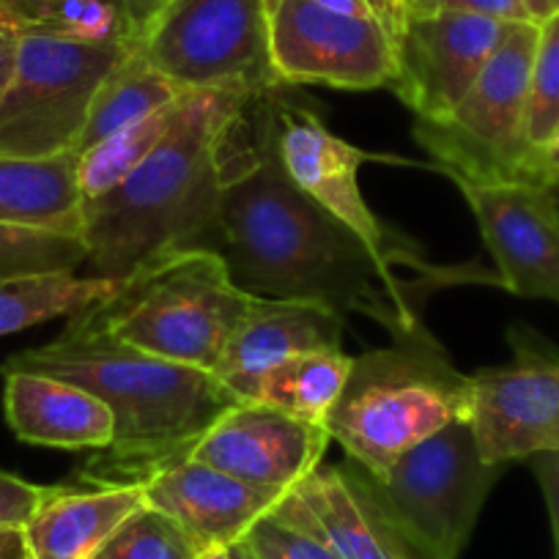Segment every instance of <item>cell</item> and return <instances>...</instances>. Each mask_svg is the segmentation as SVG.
<instances>
[{"label":"cell","instance_id":"cell-9","mask_svg":"<svg viewBox=\"0 0 559 559\" xmlns=\"http://www.w3.org/2000/svg\"><path fill=\"white\" fill-rule=\"evenodd\" d=\"M138 50L185 91L263 94L283 85L266 0H170Z\"/></svg>","mask_w":559,"mask_h":559},{"label":"cell","instance_id":"cell-36","mask_svg":"<svg viewBox=\"0 0 559 559\" xmlns=\"http://www.w3.org/2000/svg\"><path fill=\"white\" fill-rule=\"evenodd\" d=\"M17 47L20 34L9 25H0V102L7 96L9 85H12L14 72H17Z\"/></svg>","mask_w":559,"mask_h":559},{"label":"cell","instance_id":"cell-14","mask_svg":"<svg viewBox=\"0 0 559 559\" xmlns=\"http://www.w3.org/2000/svg\"><path fill=\"white\" fill-rule=\"evenodd\" d=\"M510 25L475 14H406L397 34V74L390 88L417 116L442 121L455 110Z\"/></svg>","mask_w":559,"mask_h":559},{"label":"cell","instance_id":"cell-1","mask_svg":"<svg viewBox=\"0 0 559 559\" xmlns=\"http://www.w3.org/2000/svg\"><path fill=\"white\" fill-rule=\"evenodd\" d=\"M280 88L263 91L230 121L219 148L214 250L241 292L261 299H308L359 313L392 337L423 326V305L439 292L376 261L341 219L305 195L280 163Z\"/></svg>","mask_w":559,"mask_h":559},{"label":"cell","instance_id":"cell-19","mask_svg":"<svg viewBox=\"0 0 559 559\" xmlns=\"http://www.w3.org/2000/svg\"><path fill=\"white\" fill-rule=\"evenodd\" d=\"M0 373L3 412L20 442L61 450H105L112 442L116 419L91 390L34 370Z\"/></svg>","mask_w":559,"mask_h":559},{"label":"cell","instance_id":"cell-3","mask_svg":"<svg viewBox=\"0 0 559 559\" xmlns=\"http://www.w3.org/2000/svg\"><path fill=\"white\" fill-rule=\"evenodd\" d=\"M255 94L187 91L170 129L127 179L83 203L88 266L127 277L176 250H206L219 203V148L236 112Z\"/></svg>","mask_w":559,"mask_h":559},{"label":"cell","instance_id":"cell-11","mask_svg":"<svg viewBox=\"0 0 559 559\" xmlns=\"http://www.w3.org/2000/svg\"><path fill=\"white\" fill-rule=\"evenodd\" d=\"M272 63L283 85L390 88L395 36L376 20L330 12L316 0H266Z\"/></svg>","mask_w":559,"mask_h":559},{"label":"cell","instance_id":"cell-13","mask_svg":"<svg viewBox=\"0 0 559 559\" xmlns=\"http://www.w3.org/2000/svg\"><path fill=\"white\" fill-rule=\"evenodd\" d=\"M469 203L497 263V283L519 297L559 305V195L532 179L448 174Z\"/></svg>","mask_w":559,"mask_h":559},{"label":"cell","instance_id":"cell-16","mask_svg":"<svg viewBox=\"0 0 559 559\" xmlns=\"http://www.w3.org/2000/svg\"><path fill=\"white\" fill-rule=\"evenodd\" d=\"M272 515L324 540L341 559H414L370 497L357 464H321L286 491Z\"/></svg>","mask_w":559,"mask_h":559},{"label":"cell","instance_id":"cell-10","mask_svg":"<svg viewBox=\"0 0 559 559\" xmlns=\"http://www.w3.org/2000/svg\"><path fill=\"white\" fill-rule=\"evenodd\" d=\"M280 163L288 179L313 198L324 212L341 219L348 230L376 255L384 269L397 274V269L417 274V277L442 280L448 286L455 283H480L477 277L491 280L483 269H442L426 261L423 250L408 236L397 234L370 212L362 190H359V168L368 163L370 154L352 146L335 132H330L321 116L299 102L280 96Z\"/></svg>","mask_w":559,"mask_h":559},{"label":"cell","instance_id":"cell-29","mask_svg":"<svg viewBox=\"0 0 559 559\" xmlns=\"http://www.w3.org/2000/svg\"><path fill=\"white\" fill-rule=\"evenodd\" d=\"M559 129V14L540 25L535 63H532L530 102H526L524 138L532 157L551 143ZM532 174V163H530Z\"/></svg>","mask_w":559,"mask_h":559},{"label":"cell","instance_id":"cell-30","mask_svg":"<svg viewBox=\"0 0 559 559\" xmlns=\"http://www.w3.org/2000/svg\"><path fill=\"white\" fill-rule=\"evenodd\" d=\"M241 546L255 559H341L324 540L299 526L263 515L245 535Z\"/></svg>","mask_w":559,"mask_h":559},{"label":"cell","instance_id":"cell-23","mask_svg":"<svg viewBox=\"0 0 559 559\" xmlns=\"http://www.w3.org/2000/svg\"><path fill=\"white\" fill-rule=\"evenodd\" d=\"M185 94L187 91L181 85L157 72L134 45L129 56L96 88L72 152L80 157L96 143L110 138L112 132L174 105Z\"/></svg>","mask_w":559,"mask_h":559},{"label":"cell","instance_id":"cell-28","mask_svg":"<svg viewBox=\"0 0 559 559\" xmlns=\"http://www.w3.org/2000/svg\"><path fill=\"white\" fill-rule=\"evenodd\" d=\"M83 263H88V247L80 236L0 225V277L56 269L78 272Z\"/></svg>","mask_w":559,"mask_h":559},{"label":"cell","instance_id":"cell-34","mask_svg":"<svg viewBox=\"0 0 559 559\" xmlns=\"http://www.w3.org/2000/svg\"><path fill=\"white\" fill-rule=\"evenodd\" d=\"M532 469H535L537 486H540L543 499H546L548 519H551V535H554V554L559 559V453H543L535 455Z\"/></svg>","mask_w":559,"mask_h":559},{"label":"cell","instance_id":"cell-6","mask_svg":"<svg viewBox=\"0 0 559 559\" xmlns=\"http://www.w3.org/2000/svg\"><path fill=\"white\" fill-rule=\"evenodd\" d=\"M502 472L483 459L469 419H461L406 450L381 477L359 475L414 559H461Z\"/></svg>","mask_w":559,"mask_h":559},{"label":"cell","instance_id":"cell-4","mask_svg":"<svg viewBox=\"0 0 559 559\" xmlns=\"http://www.w3.org/2000/svg\"><path fill=\"white\" fill-rule=\"evenodd\" d=\"M469 412L472 376L450 362L423 324L392 337V346L354 357L326 431L348 461L381 477L406 450Z\"/></svg>","mask_w":559,"mask_h":559},{"label":"cell","instance_id":"cell-18","mask_svg":"<svg viewBox=\"0 0 559 559\" xmlns=\"http://www.w3.org/2000/svg\"><path fill=\"white\" fill-rule=\"evenodd\" d=\"M343 330L346 316L330 305L258 297L212 373L239 403L241 392L274 365L308 352L343 348Z\"/></svg>","mask_w":559,"mask_h":559},{"label":"cell","instance_id":"cell-20","mask_svg":"<svg viewBox=\"0 0 559 559\" xmlns=\"http://www.w3.org/2000/svg\"><path fill=\"white\" fill-rule=\"evenodd\" d=\"M146 504L143 488L50 486L23 526L28 559H96L118 526Z\"/></svg>","mask_w":559,"mask_h":559},{"label":"cell","instance_id":"cell-31","mask_svg":"<svg viewBox=\"0 0 559 559\" xmlns=\"http://www.w3.org/2000/svg\"><path fill=\"white\" fill-rule=\"evenodd\" d=\"M403 3H406V14L453 12L499 20V23H532L521 0H403Z\"/></svg>","mask_w":559,"mask_h":559},{"label":"cell","instance_id":"cell-32","mask_svg":"<svg viewBox=\"0 0 559 559\" xmlns=\"http://www.w3.org/2000/svg\"><path fill=\"white\" fill-rule=\"evenodd\" d=\"M47 488L0 472V530H23L47 497Z\"/></svg>","mask_w":559,"mask_h":559},{"label":"cell","instance_id":"cell-39","mask_svg":"<svg viewBox=\"0 0 559 559\" xmlns=\"http://www.w3.org/2000/svg\"><path fill=\"white\" fill-rule=\"evenodd\" d=\"M0 559H28L23 530H0Z\"/></svg>","mask_w":559,"mask_h":559},{"label":"cell","instance_id":"cell-17","mask_svg":"<svg viewBox=\"0 0 559 559\" xmlns=\"http://www.w3.org/2000/svg\"><path fill=\"white\" fill-rule=\"evenodd\" d=\"M148 508L179 521L192 540L206 548H234L247 532L277 508L286 491L252 486L234 475L185 459L143 486Z\"/></svg>","mask_w":559,"mask_h":559},{"label":"cell","instance_id":"cell-22","mask_svg":"<svg viewBox=\"0 0 559 559\" xmlns=\"http://www.w3.org/2000/svg\"><path fill=\"white\" fill-rule=\"evenodd\" d=\"M352 362L354 357H348L343 348L299 354V357L286 359L258 376L241 392L239 403H261V406L294 414L305 423L326 426V419L346 386Z\"/></svg>","mask_w":559,"mask_h":559},{"label":"cell","instance_id":"cell-26","mask_svg":"<svg viewBox=\"0 0 559 559\" xmlns=\"http://www.w3.org/2000/svg\"><path fill=\"white\" fill-rule=\"evenodd\" d=\"M12 28L20 34L34 31V34H52L74 41H94V45L134 41L116 0H52L47 7L25 14Z\"/></svg>","mask_w":559,"mask_h":559},{"label":"cell","instance_id":"cell-15","mask_svg":"<svg viewBox=\"0 0 559 559\" xmlns=\"http://www.w3.org/2000/svg\"><path fill=\"white\" fill-rule=\"evenodd\" d=\"M326 426L261 403H236L192 444L190 459L252 486L292 491L324 464Z\"/></svg>","mask_w":559,"mask_h":559},{"label":"cell","instance_id":"cell-38","mask_svg":"<svg viewBox=\"0 0 559 559\" xmlns=\"http://www.w3.org/2000/svg\"><path fill=\"white\" fill-rule=\"evenodd\" d=\"M47 3H52V0H0V25L12 28L17 20H23L34 9L47 7Z\"/></svg>","mask_w":559,"mask_h":559},{"label":"cell","instance_id":"cell-5","mask_svg":"<svg viewBox=\"0 0 559 559\" xmlns=\"http://www.w3.org/2000/svg\"><path fill=\"white\" fill-rule=\"evenodd\" d=\"M255 299L236 286L214 250H176L140 263L116 294L69 321L212 373Z\"/></svg>","mask_w":559,"mask_h":559},{"label":"cell","instance_id":"cell-24","mask_svg":"<svg viewBox=\"0 0 559 559\" xmlns=\"http://www.w3.org/2000/svg\"><path fill=\"white\" fill-rule=\"evenodd\" d=\"M123 277L78 274L72 269L25 272L0 277V337L31 330L45 321L74 316L118 292Z\"/></svg>","mask_w":559,"mask_h":559},{"label":"cell","instance_id":"cell-7","mask_svg":"<svg viewBox=\"0 0 559 559\" xmlns=\"http://www.w3.org/2000/svg\"><path fill=\"white\" fill-rule=\"evenodd\" d=\"M537 36L540 25H510L455 110L442 121L414 123V138L433 157L428 168L480 181L532 179L524 121Z\"/></svg>","mask_w":559,"mask_h":559},{"label":"cell","instance_id":"cell-41","mask_svg":"<svg viewBox=\"0 0 559 559\" xmlns=\"http://www.w3.org/2000/svg\"><path fill=\"white\" fill-rule=\"evenodd\" d=\"M201 559H234L230 557V548H206L201 554Z\"/></svg>","mask_w":559,"mask_h":559},{"label":"cell","instance_id":"cell-27","mask_svg":"<svg viewBox=\"0 0 559 559\" xmlns=\"http://www.w3.org/2000/svg\"><path fill=\"white\" fill-rule=\"evenodd\" d=\"M201 554L203 548L179 521L143 504L118 526L96 559H201Z\"/></svg>","mask_w":559,"mask_h":559},{"label":"cell","instance_id":"cell-25","mask_svg":"<svg viewBox=\"0 0 559 559\" xmlns=\"http://www.w3.org/2000/svg\"><path fill=\"white\" fill-rule=\"evenodd\" d=\"M176 107H179V99H176L174 105L163 107V110L152 112V116L140 118V121L118 129L110 138L96 143L94 148L80 154L78 185L80 192H83V203L94 201V198L105 195L112 187L121 185V181L154 152V146H157L159 140H163V134L170 129Z\"/></svg>","mask_w":559,"mask_h":559},{"label":"cell","instance_id":"cell-37","mask_svg":"<svg viewBox=\"0 0 559 559\" xmlns=\"http://www.w3.org/2000/svg\"><path fill=\"white\" fill-rule=\"evenodd\" d=\"M532 179L548 187L559 181V129L551 138V143L532 157Z\"/></svg>","mask_w":559,"mask_h":559},{"label":"cell","instance_id":"cell-21","mask_svg":"<svg viewBox=\"0 0 559 559\" xmlns=\"http://www.w3.org/2000/svg\"><path fill=\"white\" fill-rule=\"evenodd\" d=\"M78 154L14 157L0 154V225L56 230L83 239V192Z\"/></svg>","mask_w":559,"mask_h":559},{"label":"cell","instance_id":"cell-12","mask_svg":"<svg viewBox=\"0 0 559 559\" xmlns=\"http://www.w3.org/2000/svg\"><path fill=\"white\" fill-rule=\"evenodd\" d=\"M469 426L488 464L559 453V348L521 330L513 362L472 376Z\"/></svg>","mask_w":559,"mask_h":559},{"label":"cell","instance_id":"cell-43","mask_svg":"<svg viewBox=\"0 0 559 559\" xmlns=\"http://www.w3.org/2000/svg\"><path fill=\"white\" fill-rule=\"evenodd\" d=\"M551 187H557V190H559V181H557V185H551Z\"/></svg>","mask_w":559,"mask_h":559},{"label":"cell","instance_id":"cell-8","mask_svg":"<svg viewBox=\"0 0 559 559\" xmlns=\"http://www.w3.org/2000/svg\"><path fill=\"white\" fill-rule=\"evenodd\" d=\"M132 47L134 41L94 45L23 31L17 72L0 102V154L56 157L72 152L96 88Z\"/></svg>","mask_w":559,"mask_h":559},{"label":"cell","instance_id":"cell-33","mask_svg":"<svg viewBox=\"0 0 559 559\" xmlns=\"http://www.w3.org/2000/svg\"><path fill=\"white\" fill-rule=\"evenodd\" d=\"M316 3L330 9V12L348 14V17L376 20L395 36V41L403 23H406V3L403 0H316Z\"/></svg>","mask_w":559,"mask_h":559},{"label":"cell","instance_id":"cell-35","mask_svg":"<svg viewBox=\"0 0 559 559\" xmlns=\"http://www.w3.org/2000/svg\"><path fill=\"white\" fill-rule=\"evenodd\" d=\"M116 3L121 7L129 25V34H132L134 45H138V41L148 34V28L157 23L159 14L168 9L170 0H116Z\"/></svg>","mask_w":559,"mask_h":559},{"label":"cell","instance_id":"cell-2","mask_svg":"<svg viewBox=\"0 0 559 559\" xmlns=\"http://www.w3.org/2000/svg\"><path fill=\"white\" fill-rule=\"evenodd\" d=\"M0 370L67 379L110 406L112 442L78 472V480L91 488H143L154 475L190 459L203 431L236 406L209 370L154 357L72 321L56 341L14 354Z\"/></svg>","mask_w":559,"mask_h":559},{"label":"cell","instance_id":"cell-40","mask_svg":"<svg viewBox=\"0 0 559 559\" xmlns=\"http://www.w3.org/2000/svg\"><path fill=\"white\" fill-rule=\"evenodd\" d=\"M521 7L526 9V14H530L535 25H543L554 14H559V0H521Z\"/></svg>","mask_w":559,"mask_h":559},{"label":"cell","instance_id":"cell-42","mask_svg":"<svg viewBox=\"0 0 559 559\" xmlns=\"http://www.w3.org/2000/svg\"><path fill=\"white\" fill-rule=\"evenodd\" d=\"M230 557H234V559H255L250 551H247L245 546H241V543H236V546L230 548Z\"/></svg>","mask_w":559,"mask_h":559}]
</instances>
